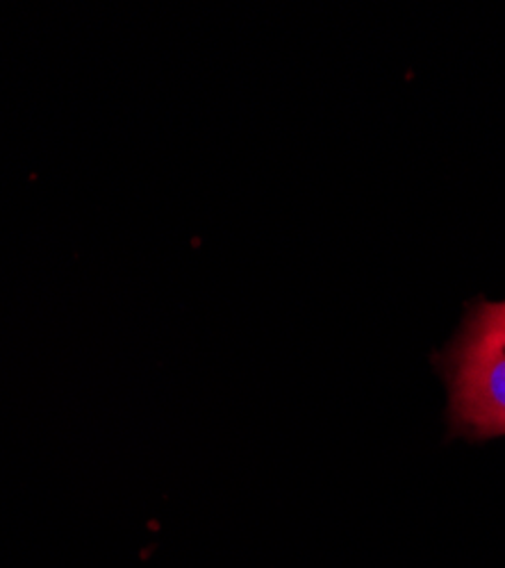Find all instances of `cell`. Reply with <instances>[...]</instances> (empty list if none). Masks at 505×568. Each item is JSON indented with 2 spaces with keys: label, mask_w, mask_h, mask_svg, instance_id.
<instances>
[{
  "label": "cell",
  "mask_w": 505,
  "mask_h": 568,
  "mask_svg": "<svg viewBox=\"0 0 505 568\" xmlns=\"http://www.w3.org/2000/svg\"><path fill=\"white\" fill-rule=\"evenodd\" d=\"M437 368L451 430L472 442L505 437V301H476Z\"/></svg>",
  "instance_id": "obj_1"
}]
</instances>
